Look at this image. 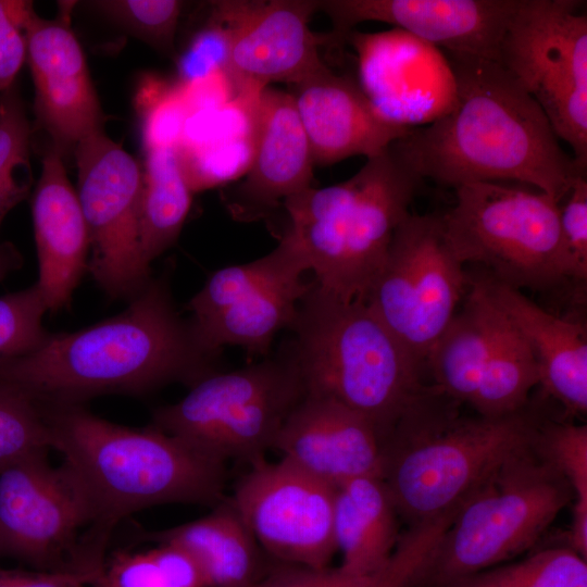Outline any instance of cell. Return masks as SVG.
<instances>
[{
	"label": "cell",
	"mask_w": 587,
	"mask_h": 587,
	"mask_svg": "<svg viewBox=\"0 0 587 587\" xmlns=\"http://www.w3.org/2000/svg\"><path fill=\"white\" fill-rule=\"evenodd\" d=\"M445 53L457 84L453 108L391 142L392 151L421 180L516 183L560 203L586 171L561 148L536 100L499 62Z\"/></svg>",
	"instance_id": "obj_1"
},
{
	"label": "cell",
	"mask_w": 587,
	"mask_h": 587,
	"mask_svg": "<svg viewBox=\"0 0 587 587\" xmlns=\"http://www.w3.org/2000/svg\"><path fill=\"white\" fill-rule=\"evenodd\" d=\"M167 286L151 280L120 314L73 333L47 334L32 351L0 361V385L38 404H79L103 394L190 386L210 372Z\"/></svg>",
	"instance_id": "obj_2"
},
{
	"label": "cell",
	"mask_w": 587,
	"mask_h": 587,
	"mask_svg": "<svg viewBox=\"0 0 587 587\" xmlns=\"http://www.w3.org/2000/svg\"><path fill=\"white\" fill-rule=\"evenodd\" d=\"M39 405L51 449L78 480L107 541L123 517L141 509L166 503L214 508L227 498L226 462L154 425L115 424L79 404Z\"/></svg>",
	"instance_id": "obj_3"
},
{
	"label": "cell",
	"mask_w": 587,
	"mask_h": 587,
	"mask_svg": "<svg viewBox=\"0 0 587 587\" xmlns=\"http://www.w3.org/2000/svg\"><path fill=\"white\" fill-rule=\"evenodd\" d=\"M434 386L382 441L383 479L410 526L451 513L505 460L536 440L547 416L530 402L498 417L466 416Z\"/></svg>",
	"instance_id": "obj_4"
},
{
	"label": "cell",
	"mask_w": 587,
	"mask_h": 587,
	"mask_svg": "<svg viewBox=\"0 0 587 587\" xmlns=\"http://www.w3.org/2000/svg\"><path fill=\"white\" fill-rule=\"evenodd\" d=\"M420 182L389 145L347 180L284 200L289 226L282 238L298 251L321 290L365 302Z\"/></svg>",
	"instance_id": "obj_5"
},
{
	"label": "cell",
	"mask_w": 587,
	"mask_h": 587,
	"mask_svg": "<svg viewBox=\"0 0 587 587\" xmlns=\"http://www.w3.org/2000/svg\"><path fill=\"white\" fill-rule=\"evenodd\" d=\"M307 391L364 416L380 444L432 386L425 370L362 301H342L314 280L290 327Z\"/></svg>",
	"instance_id": "obj_6"
},
{
	"label": "cell",
	"mask_w": 587,
	"mask_h": 587,
	"mask_svg": "<svg viewBox=\"0 0 587 587\" xmlns=\"http://www.w3.org/2000/svg\"><path fill=\"white\" fill-rule=\"evenodd\" d=\"M573 501L566 479L535 440L505 460L461 503L416 587H439L507 563L534 547Z\"/></svg>",
	"instance_id": "obj_7"
},
{
	"label": "cell",
	"mask_w": 587,
	"mask_h": 587,
	"mask_svg": "<svg viewBox=\"0 0 587 587\" xmlns=\"http://www.w3.org/2000/svg\"><path fill=\"white\" fill-rule=\"evenodd\" d=\"M516 183H467L454 188L455 203L441 214L446 239L463 265L472 264L522 291L570 289L574 280L560 232V203Z\"/></svg>",
	"instance_id": "obj_8"
},
{
	"label": "cell",
	"mask_w": 587,
	"mask_h": 587,
	"mask_svg": "<svg viewBox=\"0 0 587 587\" xmlns=\"http://www.w3.org/2000/svg\"><path fill=\"white\" fill-rule=\"evenodd\" d=\"M305 392L289 346L262 362L203 376L179 401L158 409L153 425L224 462L252 465L273 449Z\"/></svg>",
	"instance_id": "obj_9"
},
{
	"label": "cell",
	"mask_w": 587,
	"mask_h": 587,
	"mask_svg": "<svg viewBox=\"0 0 587 587\" xmlns=\"http://www.w3.org/2000/svg\"><path fill=\"white\" fill-rule=\"evenodd\" d=\"M576 0H516L498 62L536 100L555 136L587 166V15Z\"/></svg>",
	"instance_id": "obj_10"
},
{
	"label": "cell",
	"mask_w": 587,
	"mask_h": 587,
	"mask_svg": "<svg viewBox=\"0 0 587 587\" xmlns=\"http://www.w3.org/2000/svg\"><path fill=\"white\" fill-rule=\"evenodd\" d=\"M107 544L66 465L52 466L43 453L0 471V555L43 571L99 572Z\"/></svg>",
	"instance_id": "obj_11"
},
{
	"label": "cell",
	"mask_w": 587,
	"mask_h": 587,
	"mask_svg": "<svg viewBox=\"0 0 587 587\" xmlns=\"http://www.w3.org/2000/svg\"><path fill=\"white\" fill-rule=\"evenodd\" d=\"M470 287L441 214L410 213L398 226L365 303L426 374L434 345Z\"/></svg>",
	"instance_id": "obj_12"
},
{
	"label": "cell",
	"mask_w": 587,
	"mask_h": 587,
	"mask_svg": "<svg viewBox=\"0 0 587 587\" xmlns=\"http://www.w3.org/2000/svg\"><path fill=\"white\" fill-rule=\"evenodd\" d=\"M77 197L92 248L89 270L113 298H134L150 282L140 251L142 171L103 130L75 146Z\"/></svg>",
	"instance_id": "obj_13"
},
{
	"label": "cell",
	"mask_w": 587,
	"mask_h": 587,
	"mask_svg": "<svg viewBox=\"0 0 587 587\" xmlns=\"http://www.w3.org/2000/svg\"><path fill=\"white\" fill-rule=\"evenodd\" d=\"M335 491L285 459H264L250 465L229 498L270 559L322 569L337 552Z\"/></svg>",
	"instance_id": "obj_14"
},
{
	"label": "cell",
	"mask_w": 587,
	"mask_h": 587,
	"mask_svg": "<svg viewBox=\"0 0 587 587\" xmlns=\"http://www.w3.org/2000/svg\"><path fill=\"white\" fill-rule=\"evenodd\" d=\"M215 8L226 36L222 73L242 109L268 84L296 85L325 64L319 46L326 35L309 28L319 0L220 1Z\"/></svg>",
	"instance_id": "obj_15"
},
{
	"label": "cell",
	"mask_w": 587,
	"mask_h": 587,
	"mask_svg": "<svg viewBox=\"0 0 587 587\" xmlns=\"http://www.w3.org/2000/svg\"><path fill=\"white\" fill-rule=\"evenodd\" d=\"M358 53L360 87L376 113L407 128L425 126L454 105L457 84L446 53L402 29L348 33Z\"/></svg>",
	"instance_id": "obj_16"
},
{
	"label": "cell",
	"mask_w": 587,
	"mask_h": 587,
	"mask_svg": "<svg viewBox=\"0 0 587 587\" xmlns=\"http://www.w3.org/2000/svg\"><path fill=\"white\" fill-rule=\"evenodd\" d=\"M516 0H319L333 30L329 43L362 22L396 26L447 53L498 62L499 49Z\"/></svg>",
	"instance_id": "obj_17"
},
{
	"label": "cell",
	"mask_w": 587,
	"mask_h": 587,
	"mask_svg": "<svg viewBox=\"0 0 587 587\" xmlns=\"http://www.w3.org/2000/svg\"><path fill=\"white\" fill-rule=\"evenodd\" d=\"M243 111L250 125L249 168L227 204L236 218L254 221L312 187L314 162L292 93L266 87Z\"/></svg>",
	"instance_id": "obj_18"
},
{
	"label": "cell",
	"mask_w": 587,
	"mask_h": 587,
	"mask_svg": "<svg viewBox=\"0 0 587 587\" xmlns=\"http://www.w3.org/2000/svg\"><path fill=\"white\" fill-rule=\"evenodd\" d=\"M24 30L38 118L63 151L102 130L104 120L83 49L68 26L29 9Z\"/></svg>",
	"instance_id": "obj_19"
},
{
	"label": "cell",
	"mask_w": 587,
	"mask_h": 587,
	"mask_svg": "<svg viewBox=\"0 0 587 587\" xmlns=\"http://www.w3.org/2000/svg\"><path fill=\"white\" fill-rule=\"evenodd\" d=\"M273 449L334 487L360 476L380 477L382 444L374 426L320 394L305 392L283 424Z\"/></svg>",
	"instance_id": "obj_20"
},
{
	"label": "cell",
	"mask_w": 587,
	"mask_h": 587,
	"mask_svg": "<svg viewBox=\"0 0 587 587\" xmlns=\"http://www.w3.org/2000/svg\"><path fill=\"white\" fill-rule=\"evenodd\" d=\"M471 283L504 314L528 346L546 398L570 417L587 412V332L585 324L559 317L480 268L467 272Z\"/></svg>",
	"instance_id": "obj_21"
},
{
	"label": "cell",
	"mask_w": 587,
	"mask_h": 587,
	"mask_svg": "<svg viewBox=\"0 0 587 587\" xmlns=\"http://www.w3.org/2000/svg\"><path fill=\"white\" fill-rule=\"evenodd\" d=\"M295 86V102L314 164L374 157L410 129L380 117L359 83L324 64Z\"/></svg>",
	"instance_id": "obj_22"
},
{
	"label": "cell",
	"mask_w": 587,
	"mask_h": 587,
	"mask_svg": "<svg viewBox=\"0 0 587 587\" xmlns=\"http://www.w3.org/2000/svg\"><path fill=\"white\" fill-rule=\"evenodd\" d=\"M32 215L39 289L47 309L66 307L87 266L89 235L62 151L52 146L42 159Z\"/></svg>",
	"instance_id": "obj_23"
},
{
	"label": "cell",
	"mask_w": 587,
	"mask_h": 587,
	"mask_svg": "<svg viewBox=\"0 0 587 587\" xmlns=\"http://www.w3.org/2000/svg\"><path fill=\"white\" fill-rule=\"evenodd\" d=\"M140 539L186 550L210 587H252L272 567L228 496L203 517L142 534Z\"/></svg>",
	"instance_id": "obj_24"
},
{
	"label": "cell",
	"mask_w": 587,
	"mask_h": 587,
	"mask_svg": "<svg viewBox=\"0 0 587 587\" xmlns=\"http://www.w3.org/2000/svg\"><path fill=\"white\" fill-rule=\"evenodd\" d=\"M398 512L379 476L349 479L335 491L334 537L340 567L358 575L378 573L400 539Z\"/></svg>",
	"instance_id": "obj_25"
},
{
	"label": "cell",
	"mask_w": 587,
	"mask_h": 587,
	"mask_svg": "<svg viewBox=\"0 0 587 587\" xmlns=\"http://www.w3.org/2000/svg\"><path fill=\"white\" fill-rule=\"evenodd\" d=\"M452 321L434 345L426 362L428 380L439 392L470 405L488 365L502 314L470 282Z\"/></svg>",
	"instance_id": "obj_26"
},
{
	"label": "cell",
	"mask_w": 587,
	"mask_h": 587,
	"mask_svg": "<svg viewBox=\"0 0 587 587\" xmlns=\"http://www.w3.org/2000/svg\"><path fill=\"white\" fill-rule=\"evenodd\" d=\"M313 282V280H312ZM311 283L302 277L260 289L220 312L190 323L198 347L213 357L225 346L266 354L276 334L291 327Z\"/></svg>",
	"instance_id": "obj_27"
},
{
	"label": "cell",
	"mask_w": 587,
	"mask_h": 587,
	"mask_svg": "<svg viewBox=\"0 0 587 587\" xmlns=\"http://www.w3.org/2000/svg\"><path fill=\"white\" fill-rule=\"evenodd\" d=\"M191 195L177 147L146 152L139 243L148 265L177 239L190 209Z\"/></svg>",
	"instance_id": "obj_28"
},
{
	"label": "cell",
	"mask_w": 587,
	"mask_h": 587,
	"mask_svg": "<svg viewBox=\"0 0 587 587\" xmlns=\"http://www.w3.org/2000/svg\"><path fill=\"white\" fill-rule=\"evenodd\" d=\"M538 385L534 357L502 313L488 365L470 407L480 416L508 415L525 408L532 389Z\"/></svg>",
	"instance_id": "obj_29"
},
{
	"label": "cell",
	"mask_w": 587,
	"mask_h": 587,
	"mask_svg": "<svg viewBox=\"0 0 587 587\" xmlns=\"http://www.w3.org/2000/svg\"><path fill=\"white\" fill-rule=\"evenodd\" d=\"M309 271L298 251L284 238L266 255L214 272L190 299L193 320L213 315L247 296L285 280L302 277Z\"/></svg>",
	"instance_id": "obj_30"
},
{
	"label": "cell",
	"mask_w": 587,
	"mask_h": 587,
	"mask_svg": "<svg viewBox=\"0 0 587 587\" xmlns=\"http://www.w3.org/2000/svg\"><path fill=\"white\" fill-rule=\"evenodd\" d=\"M536 444L566 479L574 495L565 546L587 559V426L547 415Z\"/></svg>",
	"instance_id": "obj_31"
},
{
	"label": "cell",
	"mask_w": 587,
	"mask_h": 587,
	"mask_svg": "<svg viewBox=\"0 0 587 587\" xmlns=\"http://www.w3.org/2000/svg\"><path fill=\"white\" fill-rule=\"evenodd\" d=\"M30 127L14 86L0 93V226L26 198L30 187ZM11 252L0 243V280L13 268Z\"/></svg>",
	"instance_id": "obj_32"
},
{
	"label": "cell",
	"mask_w": 587,
	"mask_h": 587,
	"mask_svg": "<svg viewBox=\"0 0 587 587\" xmlns=\"http://www.w3.org/2000/svg\"><path fill=\"white\" fill-rule=\"evenodd\" d=\"M439 587H587V562L566 546L549 547Z\"/></svg>",
	"instance_id": "obj_33"
},
{
	"label": "cell",
	"mask_w": 587,
	"mask_h": 587,
	"mask_svg": "<svg viewBox=\"0 0 587 587\" xmlns=\"http://www.w3.org/2000/svg\"><path fill=\"white\" fill-rule=\"evenodd\" d=\"M100 587H210L197 561L183 548L157 542L140 552H116L95 582Z\"/></svg>",
	"instance_id": "obj_34"
},
{
	"label": "cell",
	"mask_w": 587,
	"mask_h": 587,
	"mask_svg": "<svg viewBox=\"0 0 587 587\" xmlns=\"http://www.w3.org/2000/svg\"><path fill=\"white\" fill-rule=\"evenodd\" d=\"M50 449L40 405L25 394L0 385V471Z\"/></svg>",
	"instance_id": "obj_35"
},
{
	"label": "cell",
	"mask_w": 587,
	"mask_h": 587,
	"mask_svg": "<svg viewBox=\"0 0 587 587\" xmlns=\"http://www.w3.org/2000/svg\"><path fill=\"white\" fill-rule=\"evenodd\" d=\"M135 108L141 120L146 152L180 143L188 110L179 88L154 76H143L136 89Z\"/></svg>",
	"instance_id": "obj_36"
},
{
	"label": "cell",
	"mask_w": 587,
	"mask_h": 587,
	"mask_svg": "<svg viewBox=\"0 0 587 587\" xmlns=\"http://www.w3.org/2000/svg\"><path fill=\"white\" fill-rule=\"evenodd\" d=\"M92 4L154 49L173 51L182 1L102 0Z\"/></svg>",
	"instance_id": "obj_37"
},
{
	"label": "cell",
	"mask_w": 587,
	"mask_h": 587,
	"mask_svg": "<svg viewBox=\"0 0 587 587\" xmlns=\"http://www.w3.org/2000/svg\"><path fill=\"white\" fill-rule=\"evenodd\" d=\"M46 311L36 285L0 297V361L27 353L43 340Z\"/></svg>",
	"instance_id": "obj_38"
},
{
	"label": "cell",
	"mask_w": 587,
	"mask_h": 587,
	"mask_svg": "<svg viewBox=\"0 0 587 587\" xmlns=\"http://www.w3.org/2000/svg\"><path fill=\"white\" fill-rule=\"evenodd\" d=\"M454 512L411 525L378 572L372 587H416L422 570L439 538L451 523Z\"/></svg>",
	"instance_id": "obj_39"
},
{
	"label": "cell",
	"mask_w": 587,
	"mask_h": 587,
	"mask_svg": "<svg viewBox=\"0 0 587 587\" xmlns=\"http://www.w3.org/2000/svg\"><path fill=\"white\" fill-rule=\"evenodd\" d=\"M560 232L575 283L582 289L587 280V179L579 176L560 202Z\"/></svg>",
	"instance_id": "obj_40"
},
{
	"label": "cell",
	"mask_w": 587,
	"mask_h": 587,
	"mask_svg": "<svg viewBox=\"0 0 587 587\" xmlns=\"http://www.w3.org/2000/svg\"><path fill=\"white\" fill-rule=\"evenodd\" d=\"M32 5L24 0H0V93L13 86L27 58L24 22Z\"/></svg>",
	"instance_id": "obj_41"
},
{
	"label": "cell",
	"mask_w": 587,
	"mask_h": 587,
	"mask_svg": "<svg viewBox=\"0 0 587 587\" xmlns=\"http://www.w3.org/2000/svg\"><path fill=\"white\" fill-rule=\"evenodd\" d=\"M378 573L358 575L338 567L278 563L252 587H372Z\"/></svg>",
	"instance_id": "obj_42"
},
{
	"label": "cell",
	"mask_w": 587,
	"mask_h": 587,
	"mask_svg": "<svg viewBox=\"0 0 587 587\" xmlns=\"http://www.w3.org/2000/svg\"><path fill=\"white\" fill-rule=\"evenodd\" d=\"M88 571H25L0 566V587H88L100 576Z\"/></svg>",
	"instance_id": "obj_43"
},
{
	"label": "cell",
	"mask_w": 587,
	"mask_h": 587,
	"mask_svg": "<svg viewBox=\"0 0 587 587\" xmlns=\"http://www.w3.org/2000/svg\"><path fill=\"white\" fill-rule=\"evenodd\" d=\"M96 587H100V586L96 585Z\"/></svg>",
	"instance_id": "obj_44"
}]
</instances>
